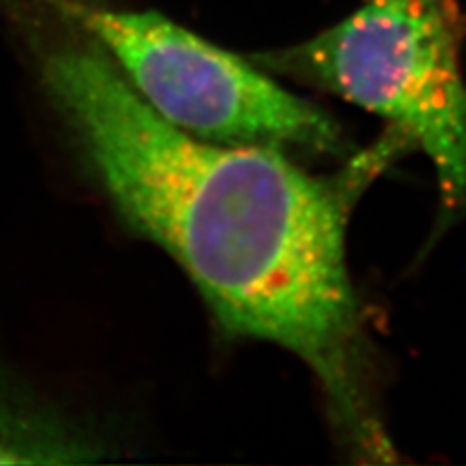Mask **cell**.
Returning <instances> with one entry per match:
<instances>
[{
	"instance_id": "cell-2",
	"label": "cell",
	"mask_w": 466,
	"mask_h": 466,
	"mask_svg": "<svg viewBox=\"0 0 466 466\" xmlns=\"http://www.w3.org/2000/svg\"><path fill=\"white\" fill-rule=\"evenodd\" d=\"M462 32L455 0H366L325 32L247 58L383 116L431 159L451 214L466 200Z\"/></svg>"
},
{
	"instance_id": "cell-3",
	"label": "cell",
	"mask_w": 466,
	"mask_h": 466,
	"mask_svg": "<svg viewBox=\"0 0 466 466\" xmlns=\"http://www.w3.org/2000/svg\"><path fill=\"white\" fill-rule=\"evenodd\" d=\"M76 22L164 121L200 140L344 154L339 123L267 72L157 12L47 0Z\"/></svg>"
},
{
	"instance_id": "cell-4",
	"label": "cell",
	"mask_w": 466,
	"mask_h": 466,
	"mask_svg": "<svg viewBox=\"0 0 466 466\" xmlns=\"http://www.w3.org/2000/svg\"><path fill=\"white\" fill-rule=\"evenodd\" d=\"M27 459L20 457L16 451L10 449V447H5L3 443H0V464H14V462H25Z\"/></svg>"
},
{
	"instance_id": "cell-1",
	"label": "cell",
	"mask_w": 466,
	"mask_h": 466,
	"mask_svg": "<svg viewBox=\"0 0 466 466\" xmlns=\"http://www.w3.org/2000/svg\"><path fill=\"white\" fill-rule=\"evenodd\" d=\"M46 80L115 207L179 262L222 329L296 354L346 440L387 461L344 238L360 188L406 140L390 130L339 177H313L282 150L175 128L96 43L53 51Z\"/></svg>"
}]
</instances>
